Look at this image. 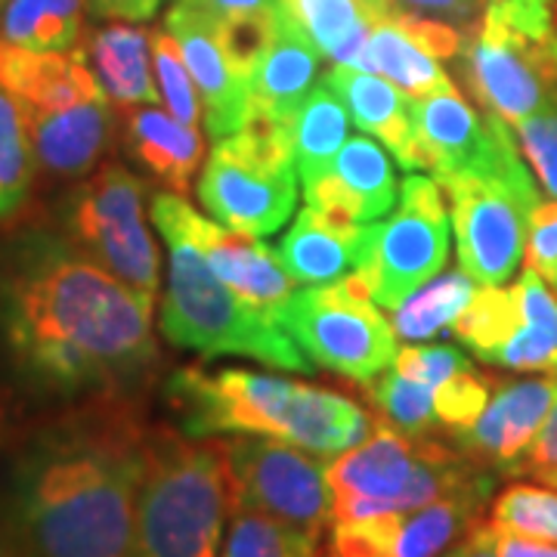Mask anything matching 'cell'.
<instances>
[{"label":"cell","instance_id":"6da1fadb","mask_svg":"<svg viewBox=\"0 0 557 557\" xmlns=\"http://www.w3.org/2000/svg\"><path fill=\"white\" fill-rule=\"evenodd\" d=\"M152 304L62 230L32 226L0 248V344L44 397H127L159 366Z\"/></svg>","mask_w":557,"mask_h":557},{"label":"cell","instance_id":"7a4b0ae2","mask_svg":"<svg viewBox=\"0 0 557 557\" xmlns=\"http://www.w3.org/2000/svg\"><path fill=\"white\" fill-rule=\"evenodd\" d=\"M152 428L127 397H94L35 431L10 468L0 530L13 557H137Z\"/></svg>","mask_w":557,"mask_h":557},{"label":"cell","instance_id":"3957f363","mask_svg":"<svg viewBox=\"0 0 557 557\" xmlns=\"http://www.w3.org/2000/svg\"><path fill=\"white\" fill-rule=\"evenodd\" d=\"M180 431L189 437H276L335 458L372 434L366 409L338 391L251 369H177L164 384Z\"/></svg>","mask_w":557,"mask_h":557},{"label":"cell","instance_id":"277c9868","mask_svg":"<svg viewBox=\"0 0 557 557\" xmlns=\"http://www.w3.org/2000/svg\"><path fill=\"white\" fill-rule=\"evenodd\" d=\"M189 201L180 193L152 196V220L168 245V292L159 329L174 347L201 357H248L273 369L313 372V362L276 319L260 317L211 270L189 236Z\"/></svg>","mask_w":557,"mask_h":557},{"label":"cell","instance_id":"5b68a950","mask_svg":"<svg viewBox=\"0 0 557 557\" xmlns=\"http://www.w3.org/2000/svg\"><path fill=\"white\" fill-rule=\"evenodd\" d=\"M230 515L226 440L152 428L137 493V557H220Z\"/></svg>","mask_w":557,"mask_h":557},{"label":"cell","instance_id":"8992f818","mask_svg":"<svg viewBox=\"0 0 557 557\" xmlns=\"http://www.w3.org/2000/svg\"><path fill=\"white\" fill-rule=\"evenodd\" d=\"M440 189L453 201L458 267L478 285H508L527 258L533 214L542 205L515 131L498 121L490 152Z\"/></svg>","mask_w":557,"mask_h":557},{"label":"cell","instance_id":"52a82bcc","mask_svg":"<svg viewBox=\"0 0 557 557\" xmlns=\"http://www.w3.org/2000/svg\"><path fill=\"white\" fill-rule=\"evenodd\" d=\"M483 480L493 478H486L461 449L456 453L434 437H406L384 421L359 446L329 461L335 520L412 511Z\"/></svg>","mask_w":557,"mask_h":557},{"label":"cell","instance_id":"ba28073f","mask_svg":"<svg viewBox=\"0 0 557 557\" xmlns=\"http://www.w3.org/2000/svg\"><path fill=\"white\" fill-rule=\"evenodd\" d=\"M199 199L208 214L248 236H270L298 208L292 124L248 109L236 134L218 139L205 161Z\"/></svg>","mask_w":557,"mask_h":557},{"label":"cell","instance_id":"9c48e42d","mask_svg":"<svg viewBox=\"0 0 557 557\" xmlns=\"http://www.w3.org/2000/svg\"><path fill=\"white\" fill-rule=\"evenodd\" d=\"M57 220L87 258L143 298H159L161 255L146 220V183L137 174L124 164H102L62 196Z\"/></svg>","mask_w":557,"mask_h":557},{"label":"cell","instance_id":"30bf717a","mask_svg":"<svg viewBox=\"0 0 557 557\" xmlns=\"http://www.w3.org/2000/svg\"><path fill=\"white\" fill-rule=\"evenodd\" d=\"M278 322L313 366L359 387L391 369L399 350L394 325L359 273L295 292Z\"/></svg>","mask_w":557,"mask_h":557},{"label":"cell","instance_id":"8fae6325","mask_svg":"<svg viewBox=\"0 0 557 557\" xmlns=\"http://www.w3.org/2000/svg\"><path fill=\"white\" fill-rule=\"evenodd\" d=\"M449 263V211L434 177L409 174L399 186L397 211L372 226V242L359 260L381 310H397L424 282Z\"/></svg>","mask_w":557,"mask_h":557},{"label":"cell","instance_id":"7c38bea8","mask_svg":"<svg viewBox=\"0 0 557 557\" xmlns=\"http://www.w3.org/2000/svg\"><path fill=\"white\" fill-rule=\"evenodd\" d=\"M226 456L233 508L263 511L319 539L335 523V493L325 456L276 437H230Z\"/></svg>","mask_w":557,"mask_h":557},{"label":"cell","instance_id":"4fadbf2b","mask_svg":"<svg viewBox=\"0 0 557 557\" xmlns=\"http://www.w3.org/2000/svg\"><path fill=\"white\" fill-rule=\"evenodd\" d=\"M465 53L468 84L478 106L511 131L557 94L555 38H527L502 22L480 16Z\"/></svg>","mask_w":557,"mask_h":557},{"label":"cell","instance_id":"5bb4252c","mask_svg":"<svg viewBox=\"0 0 557 557\" xmlns=\"http://www.w3.org/2000/svg\"><path fill=\"white\" fill-rule=\"evenodd\" d=\"M493 493V480L434 498L412 511H384L372 518L335 520V557H443L480 523V511Z\"/></svg>","mask_w":557,"mask_h":557},{"label":"cell","instance_id":"9a60e30c","mask_svg":"<svg viewBox=\"0 0 557 557\" xmlns=\"http://www.w3.org/2000/svg\"><path fill=\"white\" fill-rule=\"evenodd\" d=\"M557 403V375L502 381L493 387L483 416L456 434L458 449L480 468L518 474L520 461L536 443L545 418Z\"/></svg>","mask_w":557,"mask_h":557},{"label":"cell","instance_id":"2e32d148","mask_svg":"<svg viewBox=\"0 0 557 557\" xmlns=\"http://www.w3.org/2000/svg\"><path fill=\"white\" fill-rule=\"evenodd\" d=\"M115 112L106 94L57 109H22L40 171L60 180L94 174L119 131Z\"/></svg>","mask_w":557,"mask_h":557},{"label":"cell","instance_id":"e0dca14e","mask_svg":"<svg viewBox=\"0 0 557 557\" xmlns=\"http://www.w3.org/2000/svg\"><path fill=\"white\" fill-rule=\"evenodd\" d=\"M186 223H189V236L196 239L205 260L211 263V270L251 310L278 322L285 304L295 298V278L282 270L276 251L258 242V236H248V233L205 220L196 208H189Z\"/></svg>","mask_w":557,"mask_h":557},{"label":"cell","instance_id":"ac0fdd59","mask_svg":"<svg viewBox=\"0 0 557 557\" xmlns=\"http://www.w3.org/2000/svg\"><path fill=\"white\" fill-rule=\"evenodd\" d=\"M164 28L177 38L183 60L189 65L196 87L205 100V127L214 139L236 134L248 112L251 87L226 60L218 38V25L201 16L199 10L174 0L164 16Z\"/></svg>","mask_w":557,"mask_h":557},{"label":"cell","instance_id":"d6986e66","mask_svg":"<svg viewBox=\"0 0 557 557\" xmlns=\"http://www.w3.org/2000/svg\"><path fill=\"white\" fill-rule=\"evenodd\" d=\"M412 119L421 171H428L437 183L471 171L490 152L502 121L490 112H478L458 94L456 84L412 100Z\"/></svg>","mask_w":557,"mask_h":557},{"label":"cell","instance_id":"ffe728a7","mask_svg":"<svg viewBox=\"0 0 557 557\" xmlns=\"http://www.w3.org/2000/svg\"><path fill=\"white\" fill-rule=\"evenodd\" d=\"M375 223H341L313 211L310 205L278 239L276 260L300 285H325L357 273L359 260L372 242Z\"/></svg>","mask_w":557,"mask_h":557},{"label":"cell","instance_id":"44dd1931","mask_svg":"<svg viewBox=\"0 0 557 557\" xmlns=\"http://www.w3.org/2000/svg\"><path fill=\"white\" fill-rule=\"evenodd\" d=\"M121 146L127 159L139 164L171 193L186 196L205 161L201 127H189L159 106L124 109L119 121Z\"/></svg>","mask_w":557,"mask_h":557},{"label":"cell","instance_id":"7402d4cb","mask_svg":"<svg viewBox=\"0 0 557 557\" xmlns=\"http://www.w3.org/2000/svg\"><path fill=\"white\" fill-rule=\"evenodd\" d=\"M325 84L338 94V100L350 109V119L359 131L384 143V149L406 168L421 171V152L412 119V97L403 94L397 84L381 75L359 72L354 65H332L325 72Z\"/></svg>","mask_w":557,"mask_h":557},{"label":"cell","instance_id":"603a6c76","mask_svg":"<svg viewBox=\"0 0 557 557\" xmlns=\"http://www.w3.org/2000/svg\"><path fill=\"white\" fill-rule=\"evenodd\" d=\"M319 57L322 53L313 38L304 32V25L292 16V10L282 0L276 38L248 81V87H251L248 109L263 112L282 124H295L298 106L313 90Z\"/></svg>","mask_w":557,"mask_h":557},{"label":"cell","instance_id":"cb8c5ba5","mask_svg":"<svg viewBox=\"0 0 557 557\" xmlns=\"http://www.w3.org/2000/svg\"><path fill=\"white\" fill-rule=\"evenodd\" d=\"M0 87L22 109H57L102 97L97 75L78 50L40 53L0 40Z\"/></svg>","mask_w":557,"mask_h":557},{"label":"cell","instance_id":"d4e9b609","mask_svg":"<svg viewBox=\"0 0 557 557\" xmlns=\"http://www.w3.org/2000/svg\"><path fill=\"white\" fill-rule=\"evenodd\" d=\"M149 47H152V35H146V28L131 22H112L90 28L75 50L97 75L102 94L119 112H124L134 106L161 102L159 81H152V69H149Z\"/></svg>","mask_w":557,"mask_h":557},{"label":"cell","instance_id":"484cf974","mask_svg":"<svg viewBox=\"0 0 557 557\" xmlns=\"http://www.w3.org/2000/svg\"><path fill=\"white\" fill-rule=\"evenodd\" d=\"M354 69L387 78L412 100L431 97L453 84L449 75L440 69L437 57H431L416 38H409L391 13L372 25L369 44Z\"/></svg>","mask_w":557,"mask_h":557},{"label":"cell","instance_id":"4316f807","mask_svg":"<svg viewBox=\"0 0 557 557\" xmlns=\"http://www.w3.org/2000/svg\"><path fill=\"white\" fill-rule=\"evenodd\" d=\"M84 13L87 0H7L0 40L40 53H72L87 35Z\"/></svg>","mask_w":557,"mask_h":557},{"label":"cell","instance_id":"83f0119b","mask_svg":"<svg viewBox=\"0 0 557 557\" xmlns=\"http://www.w3.org/2000/svg\"><path fill=\"white\" fill-rule=\"evenodd\" d=\"M518 285L523 298V325L493 366L508 372L557 375V295L530 267L518 276Z\"/></svg>","mask_w":557,"mask_h":557},{"label":"cell","instance_id":"f1b7e54d","mask_svg":"<svg viewBox=\"0 0 557 557\" xmlns=\"http://www.w3.org/2000/svg\"><path fill=\"white\" fill-rule=\"evenodd\" d=\"M347 131H350L347 106H341L338 94L322 81L304 97L292 124V149H295L298 177L304 183L332 171L341 146L347 143Z\"/></svg>","mask_w":557,"mask_h":557},{"label":"cell","instance_id":"f546056e","mask_svg":"<svg viewBox=\"0 0 557 557\" xmlns=\"http://www.w3.org/2000/svg\"><path fill=\"white\" fill-rule=\"evenodd\" d=\"M285 7L313 38L319 53L338 65H357L372 25L381 20L362 0H285Z\"/></svg>","mask_w":557,"mask_h":557},{"label":"cell","instance_id":"4dcf8cb0","mask_svg":"<svg viewBox=\"0 0 557 557\" xmlns=\"http://www.w3.org/2000/svg\"><path fill=\"white\" fill-rule=\"evenodd\" d=\"M474 285L478 282L461 267L424 282L394 310V317H391L394 332L403 341H428L449 332V325H456V319L478 295Z\"/></svg>","mask_w":557,"mask_h":557},{"label":"cell","instance_id":"1f68e13d","mask_svg":"<svg viewBox=\"0 0 557 557\" xmlns=\"http://www.w3.org/2000/svg\"><path fill=\"white\" fill-rule=\"evenodd\" d=\"M523 325V298L520 285H483L474 300L465 307V313L456 319L453 332L456 338L480 359L496 362V357L511 344V338Z\"/></svg>","mask_w":557,"mask_h":557},{"label":"cell","instance_id":"d6a6232c","mask_svg":"<svg viewBox=\"0 0 557 557\" xmlns=\"http://www.w3.org/2000/svg\"><path fill=\"white\" fill-rule=\"evenodd\" d=\"M332 174L350 189V196L362 208V220L375 223L387 211H394L399 199L397 171L391 152L369 137H350L341 146Z\"/></svg>","mask_w":557,"mask_h":557},{"label":"cell","instance_id":"836d02e7","mask_svg":"<svg viewBox=\"0 0 557 557\" xmlns=\"http://www.w3.org/2000/svg\"><path fill=\"white\" fill-rule=\"evenodd\" d=\"M38 171V156L20 102L0 87V223L25 208Z\"/></svg>","mask_w":557,"mask_h":557},{"label":"cell","instance_id":"e575fe53","mask_svg":"<svg viewBox=\"0 0 557 557\" xmlns=\"http://www.w3.org/2000/svg\"><path fill=\"white\" fill-rule=\"evenodd\" d=\"M220 557H322L319 536L251 508H233Z\"/></svg>","mask_w":557,"mask_h":557},{"label":"cell","instance_id":"d590c367","mask_svg":"<svg viewBox=\"0 0 557 557\" xmlns=\"http://www.w3.org/2000/svg\"><path fill=\"white\" fill-rule=\"evenodd\" d=\"M366 397L372 403V409L379 412V421L391 424L394 431L406 437H434L440 428L437 406H434V391L428 384L406 379L399 372H381L379 379L369 381Z\"/></svg>","mask_w":557,"mask_h":557},{"label":"cell","instance_id":"8d00e7d4","mask_svg":"<svg viewBox=\"0 0 557 557\" xmlns=\"http://www.w3.org/2000/svg\"><path fill=\"white\" fill-rule=\"evenodd\" d=\"M486 527L557 542V486L511 483L490 502Z\"/></svg>","mask_w":557,"mask_h":557},{"label":"cell","instance_id":"74e56055","mask_svg":"<svg viewBox=\"0 0 557 557\" xmlns=\"http://www.w3.org/2000/svg\"><path fill=\"white\" fill-rule=\"evenodd\" d=\"M152 60H156V75H159L161 102L168 106V112L189 127H201L205 100L199 97L196 78L183 60L177 38L168 28L152 32Z\"/></svg>","mask_w":557,"mask_h":557},{"label":"cell","instance_id":"f35d334b","mask_svg":"<svg viewBox=\"0 0 557 557\" xmlns=\"http://www.w3.org/2000/svg\"><path fill=\"white\" fill-rule=\"evenodd\" d=\"M278 10H263V13H245V16H233V20L214 22L218 25V38L226 60L233 62V69L242 78L251 81L258 62L263 53L270 50V44L278 32Z\"/></svg>","mask_w":557,"mask_h":557},{"label":"cell","instance_id":"ab89813d","mask_svg":"<svg viewBox=\"0 0 557 557\" xmlns=\"http://www.w3.org/2000/svg\"><path fill=\"white\" fill-rule=\"evenodd\" d=\"M493 387H496L493 379L480 375L474 369L437 384L434 387V406H437L440 428L449 431L453 437L468 431L483 416L486 403L493 397Z\"/></svg>","mask_w":557,"mask_h":557},{"label":"cell","instance_id":"60d3db41","mask_svg":"<svg viewBox=\"0 0 557 557\" xmlns=\"http://www.w3.org/2000/svg\"><path fill=\"white\" fill-rule=\"evenodd\" d=\"M515 134L545 199L557 201V94L536 115H530L520 127H515Z\"/></svg>","mask_w":557,"mask_h":557},{"label":"cell","instance_id":"b9f144b4","mask_svg":"<svg viewBox=\"0 0 557 557\" xmlns=\"http://www.w3.org/2000/svg\"><path fill=\"white\" fill-rule=\"evenodd\" d=\"M391 369L406 375V379L418 381V384H428L434 391L443 381L456 379L461 372L474 369V362L458 347L440 344V347H399Z\"/></svg>","mask_w":557,"mask_h":557},{"label":"cell","instance_id":"7bdbcfd3","mask_svg":"<svg viewBox=\"0 0 557 557\" xmlns=\"http://www.w3.org/2000/svg\"><path fill=\"white\" fill-rule=\"evenodd\" d=\"M391 16L409 38H416L437 60H456L458 53L465 50V44H468L461 38V32L453 28L449 22L428 20V16H418V13H409V10H391Z\"/></svg>","mask_w":557,"mask_h":557},{"label":"cell","instance_id":"ee69618b","mask_svg":"<svg viewBox=\"0 0 557 557\" xmlns=\"http://www.w3.org/2000/svg\"><path fill=\"white\" fill-rule=\"evenodd\" d=\"M468 536L478 539L480 545H486L496 557H557V542L505 533V530H493L486 523H478Z\"/></svg>","mask_w":557,"mask_h":557},{"label":"cell","instance_id":"f6af8a7d","mask_svg":"<svg viewBox=\"0 0 557 557\" xmlns=\"http://www.w3.org/2000/svg\"><path fill=\"white\" fill-rule=\"evenodd\" d=\"M518 474H533L548 486H557V403L552 416L545 418L536 443L530 446V453L520 461Z\"/></svg>","mask_w":557,"mask_h":557},{"label":"cell","instance_id":"bcb514c9","mask_svg":"<svg viewBox=\"0 0 557 557\" xmlns=\"http://www.w3.org/2000/svg\"><path fill=\"white\" fill-rule=\"evenodd\" d=\"M161 0H87V13L97 20L146 22L156 16Z\"/></svg>","mask_w":557,"mask_h":557},{"label":"cell","instance_id":"7dc6e473","mask_svg":"<svg viewBox=\"0 0 557 557\" xmlns=\"http://www.w3.org/2000/svg\"><path fill=\"white\" fill-rule=\"evenodd\" d=\"M186 7L199 10L201 16L211 22L233 20V16H245V13H263V10H278L282 0H183Z\"/></svg>","mask_w":557,"mask_h":557},{"label":"cell","instance_id":"c3c4849f","mask_svg":"<svg viewBox=\"0 0 557 557\" xmlns=\"http://www.w3.org/2000/svg\"><path fill=\"white\" fill-rule=\"evenodd\" d=\"M412 10H428V13H437V16H446V20L456 22H474L480 7H486V0H399Z\"/></svg>","mask_w":557,"mask_h":557},{"label":"cell","instance_id":"681fc988","mask_svg":"<svg viewBox=\"0 0 557 557\" xmlns=\"http://www.w3.org/2000/svg\"><path fill=\"white\" fill-rule=\"evenodd\" d=\"M443 557H496L486 545H480L478 539L465 536V542L461 545H456V548H449Z\"/></svg>","mask_w":557,"mask_h":557},{"label":"cell","instance_id":"f907efd6","mask_svg":"<svg viewBox=\"0 0 557 557\" xmlns=\"http://www.w3.org/2000/svg\"><path fill=\"white\" fill-rule=\"evenodd\" d=\"M362 3H366V7H372L379 16H387V13L394 10V0H362Z\"/></svg>","mask_w":557,"mask_h":557},{"label":"cell","instance_id":"816d5d0a","mask_svg":"<svg viewBox=\"0 0 557 557\" xmlns=\"http://www.w3.org/2000/svg\"><path fill=\"white\" fill-rule=\"evenodd\" d=\"M518 3H527V7H536V10H552V13H555L557 0H518Z\"/></svg>","mask_w":557,"mask_h":557},{"label":"cell","instance_id":"f5cc1de1","mask_svg":"<svg viewBox=\"0 0 557 557\" xmlns=\"http://www.w3.org/2000/svg\"><path fill=\"white\" fill-rule=\"evenodd\" d=\"M0 557H13L10 555V545H7V539H3V530H0Z\"/></svg>","mask_w":557,"mask_h":557},{"label":"cell","instance_id":"db71d44e","mask_svg":"<svg viewBox=\"0 0 557 557\" xmlns=\"http://www.w3.org/2000/svg\"><path fill=\"white\" fill-rule=\"evenodd\" d=\"M555 47H557V3H555Z\"/></svg>","mask_w":557,"mask_h":557},{"label":"cell","instance_id":"11a10c76","mask_svg":"<svg viewBox=\"0 0 557 557\" xmlns=\"http://www.w3.org/2000/svg\"><path fill=\"white\" fill-rule=\"evenodd\" d=\"M322 557H335V555H322Z\"/></svg>","mask_w":557,"mask_h":557}]
</instances>
